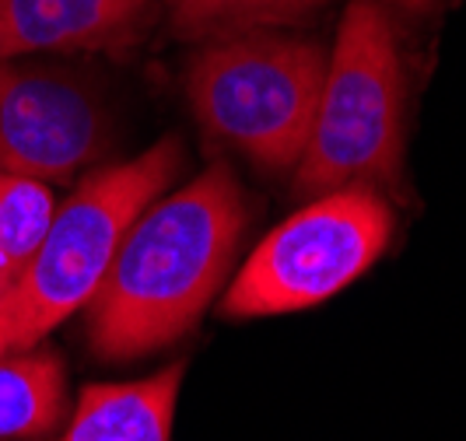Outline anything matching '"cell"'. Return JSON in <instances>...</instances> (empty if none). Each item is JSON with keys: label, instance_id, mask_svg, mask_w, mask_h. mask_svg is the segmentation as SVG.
Wrapping results in <instances>:
<instances>
[{"label": "cell", "instance_id": "6da1fadb", "mask_svg": "<svg viewBox=\"0 0 466 441\" xmlns=\"http://www.w3.org/2000/svg\"><path fill=\"white\" fill-rule=\"evenodd\" d=\"M246 232V196L228 165L147 204L85 305L92 347L130 361L176 344L208 312Z\"/></svg>", "mask_w": 466, "mask_h": 441}, {"label": "cell", "instance_id": "7a4b0ae2", "mask_svg": "<svg viewBox=\"0 0 466 441\" xmlns=\"http://www.w3.org/2000/svg\"><path fill=\"white\" fill-rule=\"evenodd\" d=\"M183 165L179 140L168 137L134 162L88 175L64 200L46 238L18 274L0 312V354L39 344L53 326L81 312L106 277L123 235L147 204L162 196Z\"/></svg>", "mask_w": 466, "mask_h": 441}, {"label": "cell", "instance_id": "3957f363", "mask_svg": "<svg viewBox=\"0 0 466 441\" xmlns=\"http://www.w3.org/2000/svg\"><path fill=\"white\" fill-rule=\"evenodd\" d=\"M403 60L382 0H350L327 56L319 109L295 186L393 189L403 172Z\"/></svg>", "mask_w": 466, "mask_h": 441}, {"label": "cell", "instance_id": "277c9868", "mask_svg": "<svg viewBox=\"0 0 466 441\" xmlns=\"http://www.w3.org/2000/svg\"><path fill=\"white\" fill-rule=\"evenodd\" d=\"M327 53L316 43L238 32L197 53L187 95L204 134L263 172L299 168L319 109Z\"/></svg>", "mask_w": 466, "mask_h": 441}, {"label": "cell", "instance_id": "5b68a950", "mask_svg": "<svg viewBox=\"0 0 466 441\" xmlns=\"http://www.w3.org/2000/svg\"><path fill=\"white\" fill-rule=\"evenodd\" d=\"M393 238L382 193L344 186L319 193L249 253L225 295V316L263 319L323 305L361 277Z\"/></svg>", "mask_w": 466, "mask_h": 441}, {"label": "cell", "instance_id": "8992f818", "mask_svg": "<svg viewBox=\"0 0 466 441\" xmlns=\"http://www.w3.org/2000/svg\"><path fill=\"white\" fill-rule=\"evenodd\" d=\"M113 140V116L74 70L0 60V172L70 179L95 165Z\"/></svg>", "mask_w": 466, "mask_h": 441}, {"label": "cell", "instance_id": "52a82bcc", "mask_svg": "<svg viewBox=\"0 0 466 441\" xmlns=\"http://www.w3.org/2000/svg\"><path fill=\"white\" fill-rule=\"evenodd\" d=\"M151 0H0V60L109 49L137 32Z\"/></svg>", "mask_w": 466, "mask_h": 441}, {"label": "cell", "instance_id": "ba28073f", "mask_svg": "<svg viewBox=\"0 0 466 441\" xmlns=\"http://www.w3.org/2000/svg\"><path fill=\"white\" fill-rule=\"evenodd\" d=\"M183 365L116 386H88L60 441H172Z\"/></svg>", "mask_w": 466, "mask_h": 441}, {"label": "cell", "instance_id": "9c48e42d", "mask_svg": "<svg viewBox=\"0 0 466 441\" xmlns=\"http://www.w3.org/2000/svg\"><path fill=\"white\" fill-rule=\"evenodd\" d=\"M64 414V372L53 354L0 357V441L35 438Z\"/></svg>", "mask_w": 466, "mask_h": 441}, {"label": "cell", "instance_id": "30bf717a", "mask_svg": "<svg viewBox=\"0 0 466 441\" xmlns=\"http://www.w3.org/2000/svg\"><path fill=\"white\" fill-rule=\"evenodd\" d=\"M323 0H172V28L189 39H225L305 18Z\"/></svg>", "mask_w": 466, "mask_h": 441}, {"label": "cell", "instance_id": "8fae6325", "mask_svg": "<svg viewBox=\"0 0 466 441\" xmlns=\"http://www.w3.org/2000/svg\"><path fill=\"white\" fill-rule=\"evenodd\" d=\"M56 214V200L39 179L0 172V256L15 274L35 256Z\"/></svg>", "mask_w": 466, "mask_h": 441}, {"label": "cell", "instance_id": "7c38bea8", "mask_svg": "<svg viewBox=\"0 0 466 441\" xmlns=\"http://www.w3.org/2000/svg\"><path fill=\"white\" fill-rule=\"evenodd\" d=\"M15 280H18V274L7 266V259L0 256V312H4V302H7V295H11V287H15ZM4 357V354H0Z\"/></svg>", "mask_w": 466, "mask_h": 441}, {"label": "cell", "instance_id": "4fadbf2b", "mask_svg": "<svg viewBox=\"0 0 466 441\" xmlns=\"http://www.w3.org/2000/svg\"><path fill=\"white\" fill-rule=\"evenodd\" d=\"M400 4H403L407 11H424V7L431 4V0H400Z\"/></svg>", "mask_w": 466, "mask_h": 441}]
</instances>
